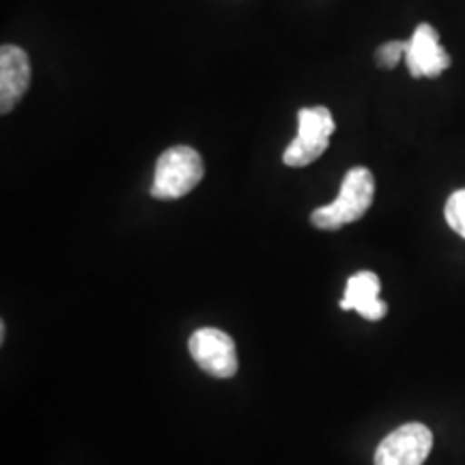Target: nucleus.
I'll return each instance as SVG.
<instances>
[{
  "mask_svg": "<svg viewBox=\"0 0 465 465\" xmlns=\"http://www.w3.org/2000/svg\"><path fill=\"white\" fill-rule=\"evenodd\" d=\"M407 45H410V42H388V44L380 45V48H377V52H375V63L381 69L397 67L401 58L405 56Z\"/></svg>",
  "mask_w": 465,
  "mask_h": 465,
  "instance_id": "10",
  "label": "nucleus"
},
{
  "mask_svg": "<svg viewBox=\"0 0 465 465\" xmlns=\"http://www.w3.org/2000/svg\"><path fill=\"white\" fill-rule=\"evenodd\" d=\"M190 356L207 375L231 380L237 373L235 342L218 328H201L190 336Z\"/></svg>",
  "mask_w": 465,
  "mask_h": 465,
  "instance_id": "5",
  "label": "nucleus"
},
{
  "mask_svg": "<svg viewBox=\"0 0 465 465\" xmlns=\"http://www.w3.org/2000/svg\"><path fill=\"white\" fill-rule=\"evenodd\" d=\"M431 449V429L422 422H407L381 440L375 450V465H422Z\"/></svg>",
  "mask_w": 465,
  "mask_h": 465,
  "instance_id": "4",
  "label": "nucleus"
},
{
  "mask_svg": "<svg viewBox=\"0 0 465 465\" xmlns=\"http://www.w3.org/2000/svg\"><path fill=\"white\" fill-rule=\"evenodd\" d=\"M334 130V116L328 108H302L298 113V136L284 149L282 162L291 168L312 164L330 147V138H332Z\"/></svg>",
  "mask_w": 465,
  "mask_h": 465,
  "instance_id": "3",
  "label": "nucleus"
},
{
  "mask_svg": "<svg viewBox=\"0 0 465 465\" xmlns=\"http://www.w3.org/2000/svg\"><path fill=\"white\" fill-rule=\"evenodd\" d=\"M405 63L414 78H438L450 67L449 52L441 48L440 35L431 25H420L411 35Z\"/></svg>",
  "mask_w": 465,
  "mask_h": 465,
  "instance_id": "6",
  "label": "nucleus"
},
{
  "mask_svg": "<svg viewBox=\"0 0 465 465\" xmlns=\"http://www.w3.org/2000/svg\"><path fill=\"white\" fill-rule=\"evenodd\" d=\"M446 223L465 240V190H457L446 203Z\"/></svg>",
  "mask_w": 465,
  "mask_h": 465,
  "instance_id": "9",
  "label": "nucleus"
},
{
  "mask_svg": "<svg viewBox=\"0 0 465 465\" xmlns=\"http://www.w3.org/2000/svg\"><path fill=\"white\" fill-rule=\"evenodd\" d=\"M375 199V179L373 173L364 166H356L347 171L341 183L339 199L330 205L319 207L312 212L311 223L317 229L339 231L341 226L356 223L369 212Z\"/></svg>",
  "mask_w": 465,
  "mask_h": 465,
  "instance_id": "1",
  "label": "nucleus"
},
{
  "mask_svg": "<svg viewBox=\"0 0 465 465\" xmlns=\"http://www.w3.org/2000/svg\"><path fill=\"white\" fill-rule=\"evenodd\" d=\"M203 174H205V166H203L199 151L185 144L166 149L155 164L151 196L158 201L182 199L201 183Z\"/></svg>",
  "mask_w": 465,
  "mask_h": 465,
  "instance_id": "2",
  "label": "nucleus"
},
{
  "mask_svg": "<svg viewBox=\"0 0 465 465\" xmlns=\"http://www.w3.org/2000/svg\"><path fill=\"white\" fill-rule=\"evenodd\" d=\"M31 86V61L17 45L0 48V113L9 114Z\"/></svg>",
  "mask_w": 465,
  "mask_h": 465,
  "instance_id": "7",
  "label": "nucleus"
},
{
  "mask_svg": "<svg viewBox=\"0 0 465 465\" xmlns=\"http://www.w3.org/2000/svg\"><path fill=\"white\" fill-rule=\"evenodd\" d=\"M381 282L373 272H358L347 281L345 295L341 300L342 311H356L369 322H380L386 317L388 304L380 298Z\"/></svg>",
  "mask_w": 465,
  "mask_h": 465,
  "instance_id": "8",
  "label": "nucleus"
}]
</instances>
